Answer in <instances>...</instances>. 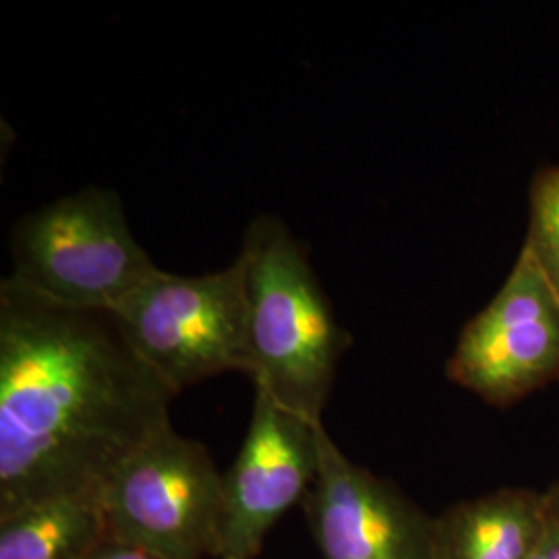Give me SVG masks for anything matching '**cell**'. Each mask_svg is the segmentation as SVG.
<instances>
[{"mask_svg": "<svg viewBox=\"0 0 559 559\" xmlns=\"http://www.w3.org/2000/svg\"><path fill=\"white\" fill-rule=\"evenodd\" d=\"M175 392L112 313L0 284V516L57 496H94L170 425Z\"/></svg>", "mask_w": 559, "mask_h": 559, "instance_id": "1", "label": "cell"}, {"mask_svg": "<svg viewBox=\"0 0 559 559\" xmlns=\"http://www.w3.org/2000/svg\"><path fill=\"white\" fill-rule=\"evenodd\" d=\"M237 260L247 295V376L282 408L323 423L350 334L299 240L276 216L249 224Z\"/></svg>", "mask_w": 559, "mask_h": 559, "instance_id": "2", "label": "cell"}, {"mask_svg": "<svg viewBox=\"0 0 559 559\" xmlns=\"http://www.w3.org/2000/svg\"><path fill=\"white\" fill-rule=\"evenodd\" d=\"M7 278L62 307L115 313L158 265L131 233L120 198L87 187L25 214L9 239Z\"/></svg>", "mask_w": 559, "mask_h": 559, "instance_id": "3", "label": "cell"}, {"mask_svg": "<svg viewBox=\"0 0 559 559\" xmlns=\"http://www.w3.org/2000/svg\"><path fill=\"white\" fill-rule=\"evenodd\" d=\"M112 316L133 350L175 396L226 371H249L239 260L203 276L158 267Z\"/></svg>", "mask_w": 559, "mask_h": 559, "instance_id": "4", "label": "cell"}, {"mask_svg": "<svg viewBox=\"0 0 559 559\" xmlns=\"http://www.w3.org/2000/svg\"><path fill=\"white\" fill-rule=\"evenodd\" d=\"M222 477L207 448L170 423L104 485L108 537L164 559H216Z\"/></svg>", "mask_w": 559, "mask_h": 559, "instance_id": "5", "label": "cell"}, {"mask_svg": "<svg viewBox=\"0 0 559 559\" xmlns=\"http://www.w3.org/2000/svg\"><path fill=\"white\" fill-rule=\"evenodd\" d=\"M445 373L498 408L559 381V293L524 247L498 295L460 332Z\"/></svg>", "mask_w": 559, "mask_h": 559, "instance_id": "6", "label": "cell"}, {"mask_svg": "<svg viewBox=\"0 0 559 559\" xmlns=\"http://www.w3.org/2000/svg\"><path fill=\"white\" fill-rule=\"evenodd\" d=\"M255 388L247 436L222 477L216 559H255L267 533L302 506L320 473V429Z\"/></svg>", "mask_w": 559, "mask_h": 559, "instance_id": "7", "label": "cell"}, {"mask_svg": "<svg viewBox=\"0 0 559 559\" xmlns=\"http://www.w3.org/2000/svg\"><path fill=\"white\" fill-rule=\"evenodd\" d=\"M302 510L321 559H431L433 519L346 459L320 429V473Z\"/></svg>", "mask_w": 559, "mask_h": 559, "instance_id": "8", "label": "cell"}, {"mask_svg": "<svg viewBox=\"0 0 559 559\" xmlns=\"http://www.w3.org/2000/svg\"><path fill=\"white\" fill-rule=\"evenodd\" d=\"M545 528L543 493L500 489L433 519L431 559H531Z\"/></svg>", "mask_w": 559, "mask_h": 559, "instance_id": "9", "label": "cell"}, {"mask_svg": "<svg viewBox=\"0 0 559 559\" xmlns=\"http://www.w3.org/2000/svg\"><path fill=\"white\" fill-rule=\"evenodd\" d=\"M106 537L98 498L57 496L0 516V559H87Z\"/></svg>", "mask_w": 559, "mask_h": 559, "instance_id": "10", "label": "cell"}, {"mask_svg": "<svg viewBox=\"0 0 559 559\" xmlns=\"http://www.w3.org/2000/svg\"><path fill=\"white\" fill-rule=\"evenodd\" d=\"M559 293V166L545 168L531 187V222L522 245Z\"/></svg>", "mask_w": 559, "mask_h": 559, "instance_id": "11", "label": "cell"}, {"mask_svg": "<svg viewBox=\"0 0 559 559\" xmlns=\"http://www.w3.org/2000/svg\"><path fill=\"white\" fill-rule=\"evenodd\" d=\"M87 559H164L160 556H154L145 549H140L135 545L122 543V540L106 539L102 540L100 545L92 551V556Z\"/></svg>", "mask_w": 559, "mask_h": 559, "instance_id": "12", "label": "cell"}, {"mask_svg": "<svg viewBox=\"0 0 559 559\" xmlns=\"http://www.w3.org/2000/svg\"><path fill=\"white\" fill-rule=\"evenodd\" d=\"M531 559H559V528L547 522V528L543 533Z\"/></svg>", "mask_w": 559, "mask_h": 559, "instance_id": "13", "label": "cell"}, {"mask_svg": "<svg viewBox=\"0 0 559 559\" xmlns=\"http://www.w3.org/2000/svg\"><path fill=\"white\" fill-rule=\"evenodd\" d=\"M543 506H545L547 522L559 528V480L547 491H543Z\"/></svg>", "mask_w": 559, "mask_h": 559, "instance_id": "14", "label": "cell"}]
</instances>
